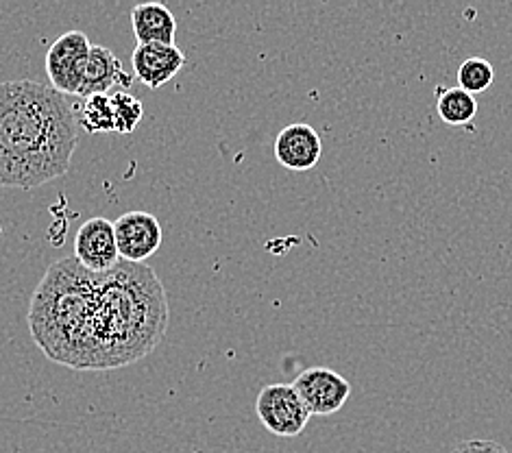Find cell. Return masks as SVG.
<instances>
[{"instance_id": "4fadbf2b", "label": "cell", "mask_w": 512, "mask_h": 453, "mask_svg": "<svg viewBox=\"0 0 512 453\" xmlns=\"http://www.w3.org/2000/svg\"><path fill=\"white\" fill-rule=\"evenodd\" d=\"M436 114L449 127H465L478 114L475 96L460 88H436Z\"/></svg>"}, {"instance_id": "52a82bcc", "label": "cell", "mask_w": 512, "mask_h": 453, "mask_svg": "<svg viewBox=\"0 0 512 453\" xmlns=\"http://www.w3.org/2000/svg\"><path fill=\"white\" fill-rule=\"evenodd\" d=\"M114 234L120 260L144 264L162 247V225L153 214L131 210L114 220Z\"/></svg>"}, {"instance_id": "5bb4252c", "label": "cell", "mask_w": 512, "mask_h": 453, "mask_svg": "<svg viewBox=\"0 0 512 453\" xmlns=\"http://www.w3.org/2000/svg\"><path fill=\"white\" fill-rule=\"evenodd\" d=\"M77 122L83 131L88 133H109L114 131V107L112 96L92 94L83 99L77 109Z\"/></svg>"}, {"instance_id": "9c48e42d", "label": "cell", "mask_w": 512, "mask_h": 453, "mask_svg": "<svg viewBox=\"0 0 512 453\" xmlns=\"http://www.w3.org/2000/svg\"><path fill=\"white\" fill-rule=\"evenodd\" d=\"M186 64V53L177 44H138L131 55L133 79H138L149 90H160L179 75Z\"/></svg>"}, {"instance_id": "e0dca14e", "label": "cell", "mask_w": 512, "mask_h": 453, "mask_svg": "<svg viewBox=\"0 0 512 453\" xmlns=\"http://www.w3.org/2000/svg\"><path fill=\"white\" fill-rule=\"evenodd\" d=\"M454 453H508L502 445L495 443V440H482V438H471L460 443Z\"/></svg>"}, {"instance_id": "3957f363", "label": "cell", "mask_w": 512, "mask_h": 453, "mask_svg": "<svg viewBox=\"0 0 512 453\" xmlns=\"http://www.w3.org/2000/svg\"><path fill=\"white\" fill-rule=\"evenodd\" d=\"M96 273L66 257L48 266L29 308L33 342L48 360L92 371V321Z\"/></svg>"}, {"instance_id": "ba28073f", "label": "cell", "mask_w": 512, "mask_h": 453, "mask_svg": "<svg viewBox=\"0 0 512 453\" xmlns=\"http://www.w3.org/2000/svg\"><path fill=\"white\" fill-rule=\"evenodd\" d=\"M75 260L90 273H107L120 262L114 223L107 218H90L75 236Z\"/></svg>"}, {"instance_id": "30bf717a", "label": "cell", "mask_w": 512, "mask_h": 453, "mask_svg": "<svg viewBox=\"0 0 512 453\" xmlns=\"http://www.w3.org/2000/svg\"><path fill=\"white\" fill-rule=\"evenodd\" d=\"M323 142L308 122H292L275 138V159L288 170L306 173L321 162Z\"/></svg>"}, {"instance_id": "9a60e30c", "label": "cell", "mask_w": 512, "mask_h": 453, "mask_svg": "<svg viewBox=\"0 0 512 453\" xmlns=\"http://www.w3.org/2000/svg\"><path fill=\"white\" fill-rule=\"evenodd\" d=\"M495 68L482 57H469L458 68V88L469 94H482L493 85Z\"/></svg>"}, {"instance_id": "2e32d148", "label": "cell", "mask_w": 512, "mask_h": 453, "mask_svg": "<svg viewBox=\"0 0 512 453\" xmlns=\"http://www.w3.org/2000/svg\"><path fill=\"white\" fill-rule=\"evenodd\" d=\"M112 107H114V131L118 133H133L144 118V107L140 99L129 94V92H116L112 96Z\"/></svg>"}, {"instance_id": "5b68a950", "label": "cell", "mask_w": 512, "mask_h": 453, "mask_svg": "<svg viewBox=\"0 0 512 453\" xmlns=\"http://www.w3.org/2000/svg\"><path fill=\"white\" fill-rule=\"evenodd\" d=\"M255 412L268 432L282 438L299 436L312 416L292 384L264 386L255 401Z\"/></svg>"}, {"instance_id": "8992f818", "label": "cell", "mask_w": 512, "mask_h": 453, "mask_svg": "<svg viewBox=\"0 0 512 453\" xmlns=\"http://www.w3.org/2000/svg\"><path fill=\"white\" fill-rule=\"evenodd\" d=\"M292 388L297 390L303 406L312 416H329L345 406L351 395V384L343 375L327 366H310L297 375Z\"/></svg>"}, {"instance_id": "7a4b0ae2", "label": "cell", "mask_w": 512, "mask_h": 453, "mask_svg": "<svg viewBox=\"0 0 512 453\" xmlns=\"http://www.w3.org/2000/svg\"><path fill=\"white\" fill-rule=\"evenodd\" d=\"M168 299L162 281L146 264L120 260L96 273L92 321V371L120 369L146 358L164 340Z\"/></svg>"}, {"instance_id": "7c38bea8", "label": "cell", "mask_w": 512, "mask_h": 453, "mask_svg": "<svg viewBox=\"0 0 512 453\" xmlns=\"http://www.w3.org/2000/svg\"><path fill=\"white\" fill-rule=\"evenodd\" d=\"M131 29L138 44H175L177 20L162 3H142L131 11Z\"/></svg>"}, {"instance_id": "8fae6325", "label": "cell", "mask_w": 512, "mask_h": 453, "mask_svg": "<svg viewBox=\"0 0 512 453\" xmlns=\"http://www.w3.org/2000/svg\"><path fill=\"white\" fill-rule=\"evenodd\" d=\"M131 83L133 77L123 70L112 48L92 46L79 96L88 99L92 94H107L112 88H131Z\"/></svg>"}, {"instance_id": "ac0fdd59", "label": "cell", "mask_w": 512, "mask_h": 453, "mask_svg": "<svg viewBox=\"0 0 512 453\" xmlns=\"http://www.w3.org/2000/svg\"><path fill=\"white\" fill-rule=\"evenodd\" d=\"M0 236H3V225H0Z\"/></svg>"}, {"instance_id": "277c9868", "label": "cell", "mask_w": 512, "mask_h": 453, "mask_svg": "<svg viewBox=\"0 0 512 453\" xmlns=\"http://www.w3.org/2000/svg\"><path fill=\"white\" fill-rule=\"evenodd\" d=\"M90 53L92 44L83 31H68L59 35L46 53V75L51 81V88L64 96H79Z\"/></svg>"}, {"instance_id": "6da1fadb", "label": "cell", "mask_w": 512, "mask_h": 453, "mask_svg": "<svg viewBox=\"0 0 512 453\" xmlns=\"http://www.w3.org/2000/svg\"><path fill=\"white\" fill-rule=\"evenodd\" d=\"M77 109L42 81L0 83V188L35 190L70 170Z\"/></svg>"}]
</instances>
